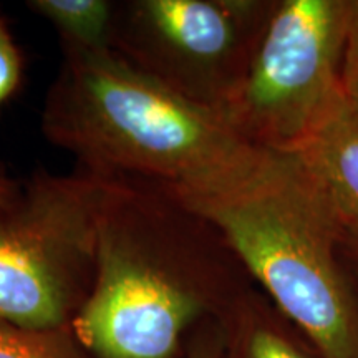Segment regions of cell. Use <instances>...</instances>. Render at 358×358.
Masks as SVG:
<instances>
[{
    "instance_id": "1",
    "label": "cell",
    "mask_w": 358,
    "mask_h": 358,
    "mask_svg": "<svg viewBox=\"0 0 358 358\" xmlns=\"http://www.w3.org/2000/svg\"><path fill=\"white\" fill-rule=\"evenodd\" d=\"M239 272L221 232L168 186L108 178L95 282L71 330L93 358H178L192 327L244 292Z\"/></svg>"
},
{
    "instance_id": "2",
    "label": "cell",
    "mask_w": 358,
    "mask_h": 358,
    "mask_svg": "<svg viewBox=\"0 0 358 358\" xmlns=\"http://www.w3.org/2000/svg\"><path fill=\"white\" fill-rule=\"evenodd\" d=\"M169 189L221 232L322 358H358V306L338 252L342 221L301 156L259 150L213 185Z\"/></svg>"
},
{
    "instance_id": "3",
    "label": "cell",
    "mask_w": 358,
    "mask_h": 358,
    "mask_svg": "<svg viewBox=\"0 0 358 358\" xmlns=\"http://www.w3.org/2000/svg\"><path fill=\"white\" fill-rule=\"evenodd\" d=\"M62 52L42 129L85 171L189 189L226 178L262 150L221 111L178 95L113 50Z\"/></svg>"
},
{
    "instance_id": "4",
    "label": "cell",
    "mask_w": 358,
    "mask_h": 358,
    "mask_svg": "<svg viewBox=\"0 0 358 358\" xmlns=\"http://www.w3.org/2000/svg\"><path fill=\"white\" fill-rule=\"evenodd\" d=\"M108 178L80 169L34 174L0 209V320L71 327L92 292L96 222Z\"/></svg>"
},
{
    "instance_id": "5",
    "label": "cell",
    "mask_w": 358,
    "mask_h": 358,
    "mask_svg": "<svg viewBox=\"0 0 358 358\" xmlns=\"http://www.w3.org/2000/svg\"><path fill=\"white\" fill-rule=\"evenodd\" d=\"M355 0L274 2L243 78L221 113L250 145L295 151L342 96Z\"/></svg>"
},
{
    "instance_id": "6",
    "label": "cell",
    "mask_w": 358,
    "mask_h": 358,
    "mask_svg": "<svg viewBox=\"0 0 358 358\" xmlns=\"http://www.w3.org/2000/svg\"><path fill=\"white\" fill-rule=\"evenodd\" d=\"M272 7L262 0H123L111 47L178 95L222 111Z\"/></svg>"
},
{
    "instance_id": "7",
    "label": "cell",
    "mask_w": 358,
    "mask_h": 358,
    "mask_svg": "<svg viewBox=\"0 0 358 358\" xmlns=\"http://www.w3.org/2000/svg\"><path fill=\"white\" fill-rule=\"evenodd\" d=\"M295 153L324 185L342 224L358 227V118L343 93Z\"/></svg>"
},
{
    "instance_id": "8",
    "label": "cell",
    "mask_w": 358,
    "mask_h": 358,
    "mask_svg": "<svg viewBox=\"0 0 358 358\" xmlns=\"http://www.w3.org/2000/svg\"><path fill=\"white\" fill-rule=\"evenodd\" d=\"M222 358H310L275 310L252 292H241L221 315Z\"/></svg>"
},
{
    "instance_id": "9",
    "label": "cell",
    "mask_w": 358,
    "mask_h": 358,
    "mask_svg": "<svg viewBox=\"0 0 358 358\" xmlns=\"http://www.w3.org/2000/svg\"><path fill=\"white\" fill-rule=\"evenodd\" d=\"M27 7L57 30L62 50L108 52L116 2L111 0H29Z\"/></svg>"
},
{
    "instance_id": "10",
    "label": "cell",
    "mask_w": 358,
    "mask_h": 358,
    "mask_svg": "<svg viewBox=\"0 0 358 358\" xmlns=\"http://www.w3.org/2000/svg\"><path fill=\"white\" fill-rule=\"evenodd\" d=\"M0 358H93L71 327L35 330L0 320Z\"/></svg>"
},
{
    "instance_id": "11",
    "label": "cell",
    "mask_w": 358,
    "mask_h": 358,
    "mask_svg": "<svg viewBox=\"0 0 358 358\" xmlns=\"http://www.w3.org/2000/svg\"><path fill=\"white\" fill-rule=\"evenodd\" d=\"M22 80V55L0 17V106L13 96Z\"/></svg>"
},
{
    "instance_id": "12",
    "label": "cell",
    "mask_w": 358,
    "mask_h": 358,
    "mask_svg": "<svg viewBox=\"0 0 358 358\" xmlns=\"http://www.w3.org/2000/svg\"><path fill=\"white\" fill-rule=\"evenodd\" d=\"M342 92L348 106L358 118V0H355L353 7L345 53H343Z\"/></svg>"
},
{
    "instance_id": "13",
    "label": "cell",
    "mask_w": 358,
    "mask_h": 358,
    "mask_svg": "<svg viewBox=\"0 0 358 358\" xmlns=\"http://www.w3.org/2000/svg\"><path fill=\"white\" fill-rule=\"evenodd\" d=\"M224 327L221 319H208L198 325L187 343L186 358H222Z\"/></svg>"
},
{
    "instance_id": "14",
    "label": "cell",
    "mask_w": 358,
    "mask_h": 358,
    "mask_svg": "<svg viewBox=\"0 0 358 358\" xmlns=\"http://www.w3.org/2000/svg\"><path fill=\"white\" fill-rule=\"evenodd\" d=\"M340 262L350 284H358V227L342 224L340 232Z\"/></svg>"
},
{
    "instance_id": "15",
    "label": "cell",
    "mask_w": 358,
    "mask_h": 358,
    "mask_svg": "<svg viewBox=\"0 0 358 358\" xmlns=\"http://www.w3.org/2000/svg\"><path fill=\"white\" fill-rule=\"evenodd\" d=\"M20 186L15 181H12L10 178H7L6 174L0 173V209L6 208L7 204H10L15 196L19 194Z\"/></svg>"
}]
</instances>
